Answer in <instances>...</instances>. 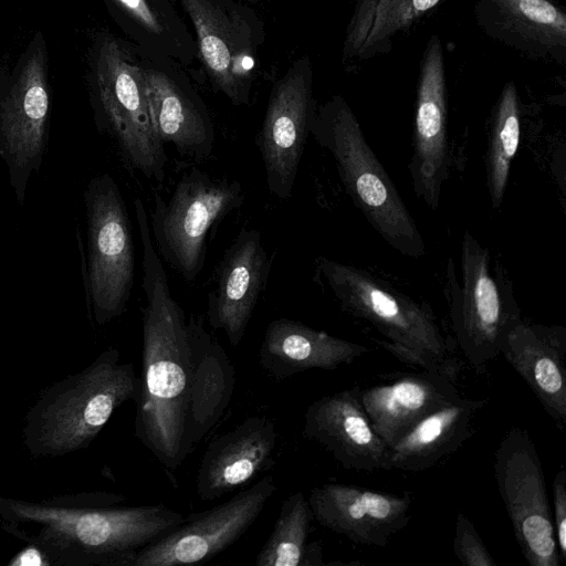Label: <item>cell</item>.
I'll use <instances>...</instances> for the list:
<instances>
[{"mask_svg":"<svg viewBox=\"0 0 566 566\" xmlns=\"http://www.w3.org/2000/svg\"><path fill=\"white\" fill-rule=\"evenodd\" d=\"M244 199L240 181L198 168L182 175L168 200L154 193L149 228L160 259L185 281H195L205 265L210 231Z\"/></svg>","mask_w":566,"mask_h":566,"instance_id":"obj_7","label":"cell"},{"mask_svg":"<svg viewBox=\"0 0 566 566\" xmlns=\"http://www.w3.org/2000/svg\"><path fill=\"white\" fill-rule=\"evenodd\" d=\"M10 566H50V558L44 551L35 544H29L8 563Z\"/></svg>","mask_w":566,"mask_h":566,"instance_id":"obj_34","label":"cell"},{"mask_svg":"<svg viewBox=\"0 0 566 566\" xmlns=\"http://www.w3.org/2000/svg\"><path fill=\"white\" fill-rule=\"evenodd\" d=\"M244 1H247L249 3H258V2H261L262 0H244Z\"/></svg>","mask_w":566,"mask_h":566,"instance_id":"obj_36","label":"cell"},{"mask_svg":"<svg viewBox=\"0 0 566 566\" xmlns=\"http://www.w3.org/2000/svg\"><path fill=\"white\" fill-rule=\"evenodd\" d=\"M191 21L198 59L213 87L234 106L248 105L264 40L260 17L244 0H179Z\"/></svg>","mask_w":566,"mask_h":566,"instance_id":"obj_9","label":"cell"},{"mask_svg":"<svg viewBox=\"0 0 566 566\" xmlns=\"http://www.w3.org/2000/svg\"><path fill=\"white\" fill-rule=\"evenodd\" d=\"M486 399L461 395L420 420L391 448V468L420 472L453 454L475 431Z\"/></svg>","mask_w":566,"mask_h":566,"instance_id":"obj_26","label":"cell"},{"mask_svg":"<svg viewBox=\"0 0 566 566\" xmlns=\"http://www.w3.org/2000/svg\"><path fill=\"white\" fill-rule=\"evenodd\" d=\"M521 142V109L516 85L507 82L493 108L485 153V174L491 206L500 209Z\"/></svg>","mask_w":566,"mask_h":566,"instance_id":"obj_28","label":"cell"},{"mask_svg":"<svg viewBox=\"0 0 566 566\" xmlns=\"http://www.w3.org/2000/svg\"><path fill=\"white\" fill-rule=\"evenodd\" d=\"M277 433L265 416L245 418L207 447L196 475V493L212 501L231 493L274 464Z\"/></svg>","mask_w":566,"mask_h":566,"instance_id":"obj_19","label":"cell"},{"mask_svg":"<svg viewBox=\"0 0 566 566\" xmlns=\"http://www.w3.org/2000/svg\"><path fill=\"white\" fill-rule=\"evenodd\" d=\"M262 1H269V0H262Z\"/></svg>","mask_w":566,"mask_h":566,"instance_id":"obj_37","label":"cell"},{"mask_svg":"<svg viewBox=\"0 0 566 566\" xmlns=\"http://www.w3.org/2000/svg\"><path fill=\"white\" fill-rule=\"evenodd\" d=\"M272 475L207 511L187 515L171 532L135 552L126 566L193 565L211 559L237 542L276 492Z\"/></svg>","mask_w":566,"mask_h":566,"instance_id":"obj_12","label":"cell"},{"mask_svg":"<svg viewBox=\"0 0 566 566\" xmlns=\"http://www.w3.org/2000/svg\"><path fill=\"white\" fill-rule=\"evenodd\" d=\"M302 433L347 470H392L391 449L375 431L360 401L359 386L313 401L304 413Z\"/></svg>","mask_w":566,"mask_h":566,"instance_id":"obj_18","label":"cell"},{"mask_svg":"<svg viewBox=\"0 0 566 566\" xmlns=\"http://www.w3.org/2000/svg\"><path fill=\"white\" fill-rule=\"evenodd\" d=\"M313 514L303 492L287 496L273 531L255 557L258 566H306Z\"/></svg>","mask_w":566,"mask_h":566,"instance_id":"obj_29","label":"cell"},{"mask_svg":"<svg viewBox=\"0 0 566 566\" xmlns=\"http://www.w3.org/2000/svg\"><path fill=\"white\" fill-rule=\"evenodd\" d=\"M49 105L45 45L32 43L0 102V146L12 167L27 168L41 155Z\"/></svg>","mask_w":566,"mask_h":566,"instance_id":"obj_20","label":"cell"},{"mask_svg":"<svg viewBox=\"0 0 566 566\" xmlns=\"http://www.w3.org/2000/svg\"><path fill=\"white\" fill-rule=\"evenodd\" d=\"M88 282L95 318L104 325L126 310L134 283L132 227L122 193L108 175L86 192Z\"/></svg>","mask_w":566,"mask_h":566,"instance_id":"obj_11","label":"cell"},{"mask_svg":"<svg viewBox=\"0 0 566 566\" xmlns=\"http://www.w3.org/2000/svg\"><path fill=\"white\" fill-rule=\"evenodd\" d=\"M501 354L534 392L560 432L566 427V328L521 319Z\"/></svg>","mask_w":566,"mask_h":566,"instance_id":"obj_22","label":"cell"},{"mask_svg":"<svg viewBox=\"0 0 566 566\" xmlns=\"http://www.w3.org/2000/svg\"><path fill=\"white\" fill-rule=\"evenodd\" d=\"M115 21L142 53L188 66L198 59L184 22L166 17L150 0H105Z\"/></svg>","mask_w":566,"mask_h":566,"instance_id":"obj_27","label":"cell"},{"mask_svg":"<svg viewBox=\"0 0 566 566\" xmlns=\"http://www.w3.org/2000/svg\"><path fill=\"white\" fill-rule=\"evenodd\" d=\"M114 493L29 502L0 496L2 528L41 547L54 565L126 566L142 547L175 530L187 515L164 504L117 507Z\"/></svg>","mask_w":566,"mask_h":566,"instance_id":"obj_2","label":"cell"},{"mask_svg":"<svg viewBox=\"0 0 566 566\" xmlns=\"http://www.w3.org/2000/svg\"><path fill=\"white\" fill-rule=\"evenodd\" d=\"M308 55L294 61L273 85L256 136L266 187L280 200L291 197L316 108Z\"/></svg>","mask_w":566,"mask_h":566,"instance_id":"obj_13","label":"cell"},{"mask_svg":"<svg viewBox=\"0 0 566 566\" xmlns=\"http://www.w3.org/2000/svg\"><path fill=\"white\" fill-rule=\"evenodd\" d=\"M442 0H379L369 33L358 53L366 60L389 51L392 40L407 31Z\"/></svg>","mask_w":566,"mask_h":566,"instance_id":"obj_30","label":"cell"},{"mask_svg":"<svg viewBox=\"0 0 566 566\" xmlns=\"http://www.w3.org/2000/svg\"><path fill=\"white\" fill-rule=\"evenodd\" d=\"M459 396L457 381L427 370L397 374L359 387L363 407L390 449L420 420Z\"/></svg>","mask_w":566,"mask_h":566,"instance_id":"obj_21","label":"cell"},{"mask_svg":"<svg viewBox=\"0 0 566 566\" xmlns=\"http://www.w3.org/2000/svg\"><path fill=\"white\" fill-rule=\"evenodd\" d=\"M143 253V352L135 436L170 472L188 457L186 415L192 374L187 317L172 297L140 198L134 199Z\"/></svg>","mask_w":566,"mask_h":566,"instance_id":"obj_1","label":"cell"},{"mask_svg":"<svg viewBox=\"0 0 566 566\" xmlns=\"http://www.w3.org/2000/svg\"><path fill=\"white\" fill-rule=\"evenodd\" d=\"M480 28L534 57L565 61L566 14L549 0H476Z\"/></svg>","mask_w":566,"mask_h":566,"instance_id":"obj_23","label":"cell"},{"mask_svg":"<svg viewBox=\"0 0 566 566\" xmlns=\"http://www.w3.org/2000/svg\"><path fill=\"white\" fill-rule=\"evenodd\" d=\"M453 552L465 566H496L472 521L462 512L457 513Z\"/></svg>","mask_w":566,"mask_h":566,"instance_id":"obj_31","label":"cell"},{"mask_svg":"<svg viewBox=\"0 0 566 566\" xmlns=\"http://www.w3.org/2000/svg\"><path fill=\"white\" fill-rule=\"evenodd\" d=\"M87 81L102 124L125 161L163 184L168 159L149 116L137 49L108 31L95 32L87 52Z\"/></svg>","mask_w":566,"mask_h":566,"instance_id":"obj_5","label":"cell"},{"mask_svg":"<svg viewBox=\"0 0 566 566\" xmlns=\"http://www.w3.org/2000/svg\"><path fill=\"white\" fill-rule=\"evenodd\" d=\"M137 52L158 138L174 146L181 157L206 160L214 146V126L203 101L179 72L181 65Z\"/></svg>","mask_w":566,"mask_h":566,"instance_id":"obj_15","label":"cell"},{"mask_svg":"<svg viewBox=\"0 0 566 566\" xmlns=\"http://www.w3.org/2000/svg\"><path fill=\"white\" fill-rule=\"evenodd\" d=\"M313 518L349 541L385 547L410 521L412 497L358 485L328 482L311 489Z\"/></svg>","mask_w":566,"mask_h":566,"instance_id":"obj_16","label":"cell"},{"mask_svg":"<svg viewBox=\"0 0 566 566\" xmlns=\"http://www.w3.org/2000/svg\"><path fill=\"white\" fill-rule=\"evenodd\" d=\"M271 259L256 229L241 228L224 251L216 283L207 298V321L237 347L244 337L254 308L266 287Z\"/></svg>","mask_w":566,"mask_h":566,"instance_id":"obj_17","label":"cell"},{"mask_svg":"<svg viewBox=\"0 0 566 566\" xmlns=\"http://www.w3.org/2000/svg\"><path fill=\"white\" fill-rule=\"evenodd\" d=\"M310 135L331 154L346 193L375 231L405 256L424 255L415 219L344 97L334 95L316 105Z\"/></svg>","mask_w":566,"mask_h":566,"instance_id":"obj_4","label":"cell"},{"mask_svg":"<svg viewBox=\"0 0 566 566\" xmlns=\"http://www.w3.org/2000/svg\"><path fill=\"white\" fill-rule=\"evenodd\" d=\"M494 476L520 549L531 566H560L539 455L527 430L510 428L494 454Z\"/></svg>","mask_w":566,"mask_h":566,"instance_id":"obj_10","label":"cell"},{"mask_svg":"<svg viewBox=\"0 0 566 566\" xmlns=\"http://www.w3.org/2000/svg\"><path fill=\"white\" fill-rule=\"evenodd\" d=\"M369 348L290 318L271 321L259 349V365L275 381L311 369L334 370Z\"/></svg>","mask_w":566,"mask_h":566,"instance_id":"obj_24","label":"cell"},{"mask_svg":"<svg viewBox=\"0 0 566 566\" xmlns=\"http://www.w3.org/2000/svg\"><path fill=\"white\" fill-rule=\"evenodd\" d=\"M192 355L185 447L189 455L227 410L234 390V367L202 317L187 319Z\"/></svg>","mask_w":566,"mask_h":566,"instance_id":"obj_25","label":"cell"},{"mask_svg":"<svg viewBox=\"0 0 566 566\" xmlns=\"http://www.w3.org/2000/svg\"><path fill=\"white\" fill-rule=\"evenodd\" d=\"M315 281L347 314L365 321L388 342L447 360L448 344L432 310L365 270L325 256L315 260Z\"/></svg>","mask_w":566,"mask_h":566,"instance_id":"obj_8","label":"cell"},{"mask_svg":"<svg viewBox=\"0 0 566 566\" xmlns=\"http://www.w3.org/2000/svg\"><path fill=\"white\" fill-rule=\"evenodd\" d=\"M379 0H354L353 14L345 33L343 59L357 57L369 33Z\"/></svg>","mask_w":566,"mask_h":566,"instance_id":"obj_32","label":"cell"},{"mask_svg":"<svg viewBox=\"0 0 566 566\" xmlns=\"http://www.w3.org/2000/svg\"><path fill=\"white\" fill-rule=\"evenodd\" d=\"M553 525L562 562H566V471L556 473L553 481Z\"/></svg>","mask_w":566,"mask_h":566,"instance_id":"obj_33","label":"cell"},{"mask_svg":"<svg viewBox=\"0 0 566 566\" xmlns=\"http://www.w3.org/2000/svg\"><path fill=\"white\" fill-rule=\"evenodd\" d=\"M446 297L457 344L480 374L501 354L509 332L521 321L510 281L492 265L488 248L465 230L460 249V270L449 256Z\"/></svg>","mask_w":566,"mask_h":566,"instance_id":"obj_6","label":"cell"},{"mask_svg":"<svg viewBox=\"0 0 566 566\" xmlns=\"http://www.w3.org/2000/svg\"><path fill=\"white\" fill-rule=\"evenodd\" d=\"M443 48L432 34L420 62L413 123V151L408 169L415 193L431 210L439 207L449 175L447 94Z\"/></svg>","mask_w":566,"mask_h":566,"instance_id":"obj_14","label":"cell"},{"mask_svg":"<svg viewBox=\"0 0 566 566\" xmlns=\"http://www.w3.org/2000/svg\"><path fill=\"white\" fill-rule=\"evenodd\" d=\"M140 390L129 361L109 348L83 370L50 386L25 415L23 442L36 457H60L88 447L114 411Z\"/></svg>","mask_w":566,"mask_h":566,"instance_id":"obj_3","label":"cell"},{"mask_svg":"<svg viewBox=\"0 0 566 566\" xmlns=\"http://www.w3.org/2000/svg\"><path fill=\"white\" fill-rule=\"evenodd\" d=\"M166 17L176 22H184L170 0H150Z\"/></svg>","mask_w":566,"mask_h":566,"instance_id":"obj_35","label":"cell"}]
</instances>
